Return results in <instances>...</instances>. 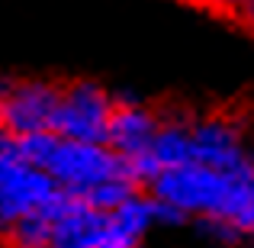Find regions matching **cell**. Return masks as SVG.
Returning a JSON list of instances; mask_svg holds the SVG:
<instances>
[{"mask_svg": "<svg viewBox=\"0 0 254 248\" xmlns=\"http://www.w3.org/2000/svg\"><path fill=\"white\" fill-rule=\"evenodd\" d=\"M116 110H113V119H110V132H106V149L113 155H119L123 162H135L142 158L145 152L151 149L158 129H161V119L148 110V106L135 103L129 97H113Z\"/></svg>", "mask_w": 254, "mask_h": 248, "instance_id": "cell-7", "label": "cell"}, {"mask_svg": "<svg viewBox=\"0 0 254 248\" xmlns=\"http://www.w3.org/2000/svg\"><path fill=\"white\" fill-rule=\"evenodd\" d=\"M23 158L42 174H49L58 190L84 200L97 187L113 184V180H132L129 165L119 155H113L106 145H84V142H68L58 139L55 132L32 139H19Z\"/></svg>", "mask_w": 254, "mask_h": 248, "instance_id": "cell-1", "label": "cell"}, {"mask_svg": "<svg viewBox=\"0 0 254 248\" xmlns=\"http://www.w3.org/2000/svg\"><path fill=\"white\" fill-rule=\"evenodd\" d=\"M113 97L93 81H77L62 90L55 113V132L58 139L68 142H84V145H106V132H110L113 119Z\"/></svg>", "mask_w": 254, "mask_h": 248, "instance_id": "cell-5", "label": "cell"}, {"mask_svg": "<svg viewBox=\"0 0 254 248\" xmlns=\"http://www.w3.org/2000/svg\"><path fill=\"white\" fill-rule=\"evenodd\" d=\"M193 139V165H203L235 180L254 177V145L245 129L229 116H203L190 123Z\"/></svg>", "mask_w": 254, "mask_h": 248, "instance_id": "cell-4", "label": "cell"}, {"mask_svg": "<svg viewBox=\"0 0 254 248\" xmlns=\"http://www.w3.org/2000/svg\"><path fill=\"white\" fill-rule=\"evenodd\" d=\"M245 187H248V180L225 177L203 165H184L158 174L148 190L151 200L174 206L187 219H222V223L235 226L245 203Z\"/></svg>", "mask_w": 254, "mask_h": 248, "instance_id": "cell-2", "label": "cell"}, {"mask_svg": "<svg viewBox=\"0 0 254 248\" xmlns=\"http://www.w3.org/2000/svg\"><path fill=\"white\" fill-rule=\"evenodd\" d=\"M135 193H138V187L132 184V180H113V184H103L93 193H87L84 203L90 206V210H97V213H113V210H119L129 197H135Z\"/></svg>", "mask_w": 254, "mask_h": 248, "instance_id": "cell-9", "label": "cell"}, {"mask_svg": "<svg viewBox=\"0 0 254 248\" xmlns=\"http://www.w3.org/2000/svg\"><path fill=\"white\" fill-rule=\"evenodd\" d=\"M151 219H155V223H161V226H180V223H187L184 213H177L168 203H158V200H151Z\"/></svg>", "mask_w": 254, "mask_h": 248, "instance_id": "cell-11", "label": "cell"}, {"mask_svg": "<svg viewBox=\"0 0 254 248\" xmlns=\"http://www.w3.org/2000/svg\"><path fill=\"white\" fill-rule=\"evenodd\" d=\"M58 100H62V90L45 81L10 84L3 93V106H0V129L13 139L45 136L55 126Z\"/></svg>", "mask_w": 254, "mask_h": 248, "instance_id": "cell-6", "label": "cell"}, {"mask_svg": "<svg viewBox=\"0 0 254 248\" xmlns=\"http://www.w3.org/2000/svg\"><path fill=\"white\" fill-rule=\"evenodd\" d=\"M235 16L242 19L248 29H254V0H248V3H242V6H235Z\"/></svg>", "mask_w": 254, "mask_h": 248, "instance_id": "cell-12", "label": "cell"}, {"mask_svg": "<svg viewBox=\"0 0 254 248\" xmlns=\"http://www.w3.org/2000/svg\"><path fill=\"white\" fill-rule=\"evenodd\" d=\"M55 193L58 187L52 184L49 174L23 158L19 139L0 129V239H10V232L29 213L42 210Z\"/></svg>", "mask_w": 254, "mask_h": 248, "instance_id": "cell-3", "label": "cell"}, {"mask_svg": "<svg viewBox=\"0 0 254 248\" xmlns=\"http://www.w3.org/2000/svg\"><path fill=\"white\" fill-rule=\"evenodd\" d=\"M106 213H97L77 197H68L64 210L52 226L49 248H103Z\"/></svg>", "mask_w": 254, "mask_h": 248, "instance_id": "cell-8", "label": "cell"}, {"mask_svg": "<svg viewBox=\"0 0 254 248\" xmlns=\"http://www.w3.org/2000/svg\"><path fill=\"white\" fill-rule=\"evenodd\" d=\"M6 87H10V84H3V81H0V106H3V93H6Z\"/></svg>", "mask_w": 254, "mask_h": 248, "instance_id": "cell-13", "label": "cell"}, {"mask_svg": "<svg viewBox=\"0 0 254 248\" xmlns=\"http://www.w3.org/2000/svg\"><path fill=\"white\" fill-rule=\"evenodd\" d=\"M235 226L242 229V236H254V177L245 187V203H242V213H238Z\"/></svg>", "mask_w": 254, "mask_h": 248, "instance_id": "cell-10", "label": "cell"}]
</instances>
